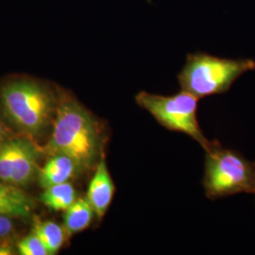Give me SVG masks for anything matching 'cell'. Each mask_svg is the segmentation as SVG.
Returning a JSON list of instances; mask_svg holds the SVG:
<instances>
[{
	"instance_id": "6",
	"label": "cell",
	"mask_w": 255,
	"mask_h": 255,
	"mask_svg": "<svg viewBox=\"0 0 255 255\" xmlns=\"http://www.w3.org/2000/svg\"><path fill=\"white\" fill-rule=\"evenodd\" d=\"M41 151L28 137L8 138L0 144V180L25 187L39 173Z\"/></svg>"
},
{
	"instance_id": "8",
	"label": "cell",
	"mask_w": 255,
	"mask_h": 255,
	"mask_svg": "<svg viewBox=\"0 0 255 255\" xmlns=\"http://www.w3.org/2000/svg\"><path fill=\"white\" fill-rule=\"evenodd\" d=\"M35 206L33 199L21 187L0 180V215L11 219H27Z\"/></svg>"
},
{
	"instance_id": "4",
	"label": "cell",
	"mask_w": 255,
	"mask_h": 255,
	"mask_svg": "<svg viewBox=\"0 0 255 255\" xmlns=\"http://www.w3.org/2000/svg\"><path fill=\"white\" fill-rule=\"evenodd\" d=\"M205 152L203 186L207 198L255 193V163L217 141Z\"/></svg>"
},
{
	"instance_id": "15",
	"label": "cell",
	"mask_w": 255,
	"mask_h": 255,
	"mask_svg": "<svg viewBox=\"0 0 255 255\" xmlns=\"http://www.w3.org/2000/svg\"><path fill=\"white\" fill-rule=\"evenodd\" d=\"M14 254V249L9 245L7 240H0V255H12Z\"/></svg>"
},
{
	"instance_id": "11",
	"label": "cell",
	"mask_w": 255,
	"mask_h": 255,
	"mask_svg": "<svg viewBox=\"0 0 255 255\" xmlns=\"http://www.w3.org/2000/svg\"><path fill=\"white\" fill-rule=\"evenodd\" d=\"M78 199V192L70 182L49 186L40 197L43 204L53 211H64Z\"/></svg>"
},
{
	"instance_id": "12",
	"label": "cell",
	"mask_w": 255,
	"mask_h": 255,
	"mask_svg": "<svg viewBox=\"0 0 255 255\" xmlns=\"http://www.w3.org/2000/svg\"><path fill=\"white\" fill-rule=\"evenodd\" d=\"M32 232L41 239L49 255H56L60 251L67 236L64 226L53 221L35 220Z\"/></svg>"
},
{
	"instance_id": "9",
	"label": "cell",
	"mask_w": 255,
	"mask_h": 255,
	"mask_svg": "<svg viewBox=\"0 0 255 255\" xmlns=\"http://www.w3.org/2000/svg\"><path fill=\"white\" fill-rule=\"evenodd\" d=\"M82 174L80 166L73 159L66 155L54 154L40 168L37 178L39 184L46 189L55 184L70 182Z\"/></svg>"
},
{
	"instance_id": "5",
	"label": "cell",
	"mask_w": 255,
	"mask_h": 255,
	"mask_svg": "<svg viewBox=\"0 0 255 255\" xmlns=\"http://www.w3.org/2000/svg\"><path fill=\"white\" fill-rule=\"evenodd\" d=\"M135 101L160 125L192 137L205 151L214 145L215 141H209L200 127L197 118L199 99L190 93L182 90L174 96H161L142 91L137 94Z\"/></svg>"
},
{
	"instance_id": "1",
	"label": "cell",
	"mask_w": 255,
	"mask_h": 255,
	"mask_svg": "<svg viewBox=\"0 0 255 255\" xmlns=\"http://www.w3.org/2000/svg\"><path fill=\"white\" fill-rule=\"evenodd\" d=\"M106 140L101 121L76 99L64 95L57 104L52 132L44 151L70 157L84 174L94 170L105 156Z\"/></svg>"
},
{
	"instance_id": "13",
	"label": "cell",
	"mask_w": 255,
	"mask_h": 255,
	"mask_svg": "<svg viewBox=\"0 0 255 255\" xmlns=\"http://www.w3.org/2000/svg\"><path fill=\"white\" fill-rule=\"evenodd\" d=\"M16 248L21 255H49L46 246L33 232L20 240Z\"/></svg>"
},
{
	"instance_id": "3",
	"label": "cell",
	"mask_w": 255,
	"mask_h": 255,
	"mask_svg": "<svg viewBox=\"0 0 255 255\" xmlns=\"http://www.w3.org/2000/svg\"><path fill=\"white\" fill-rule=\"evenodd\" d=\"M255 69L252 59H225L198 52L187 55L178 81L182 90L200 100L228 91L239 77Z\"/></svg>"
},
{
	"instance_id": "2",
	"label": "cell",
	"mask_w": 255,
	"mask_h": 255,
	"mask_svg": "<svg viewBox=\"0 0 255 255\" xmlns=\"http://www.w3.org/2000/svg\"><path fill=\"white\" fill-rule=\"evenodd\" d=\"M58 101L44 85L14 81L0 90V105L9 123L28 137L44 133L56 113Z\"/></svg>"
},
{
	"instance_id": "7",
	"label": "cell",
	"mask_w": 255,
	"mask_h": 255,
	"mask_svg": "<svg viewBox=\"0 0 255 255\" xmlns=\"http://www.w3.org/2000/svg\"><path fill=\"white\" fill-rule=\"evenodd\" d=\"M115 192L116 186L111 178L105 156H103L94 169L86 193V199L90 202L98 219H102L107 213Z\"/></svg>"
},
{
	"instance_id": "14",
	"label": "cell",
	"mask_w": 255,
	"mask_h": 255,
	"mask_svg": "<svg viewBox=\"0 0 255 255\" xmlns=\"http://www.w3.org/2000/svg\"><path fill=\"white\" fill-rule=\"evenodd\" d=\"M14 231L11 218L0 215V240H7L13 235Z\"/></svg>"
},
{
	"instance_id": "16",
	"label": "cell",
	"mask_w": 255,
	"mask_h": 255,
	"mask_svg": "<svg viewBox=\"0 0 255 255\" xmlns=\"http://www.w3.org/2000/svg\"><path fill=\"white\" fill-rule=\"evenodd\" d=\"M8 138H9V128L5 125L3 119L0 118V144H2Z\"/></svg>"
},
{
	"instance_id": "10",
	"label": "cell",
	"mask_w": 255,
	"mask_h": 255,
	"mask_svg": "<svg viewBox=\"0 0 255 255\" xmlns=\"http://www.w3.org/2000/svg\"><path fill=\"white\" fill-rule=\"evenodd\" d=\"M95 211L86 199V197H79L71 206L64 211V229L67 236L80 233L91 225Z\"/></svg>"
}]
</instances>
